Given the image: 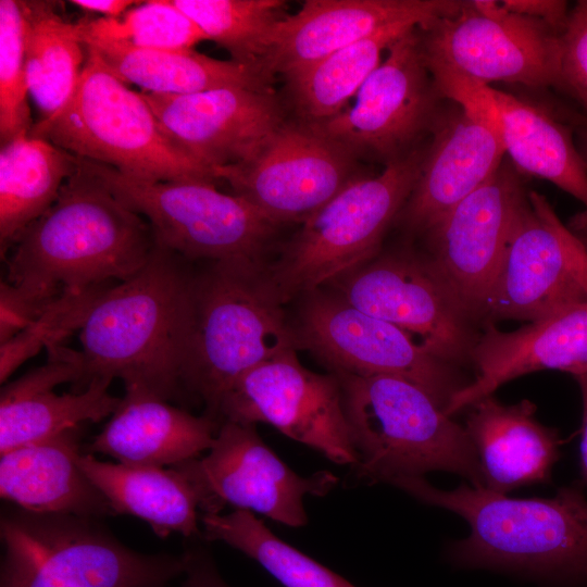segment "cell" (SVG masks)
Segmentation results:
<instances>
[{
	"label": "cell",
	"instance_id": "cell-1",
	"mask_svg": "<svg viewBox=\"0 0 587 587\" xmlns=\"http://www.w3.org/2000/svg\"><path fill=\"white\" fill-rule=\"evenodd\" d=\"M155 247L146 220L123 204L84 165L54 203L29 224L5 255L0 322L26 328L51 302L137 274Z\"/></svg>",
	"mask_w": 587,
	"mask_h": 587
},
{
	"label": "cell",
	"instance_id": "cell-2",
	"mask_svg": "<svg viewBox=\"0 0 587 587\" xmlns=\"http://www.w3.org/2000/svg\"><path fill=\"white\" fill-rule=\"evenodd\" d=\"M200 263H191L179 376L184 395L203 401L217 421L221 399L238 377L298 342L266 260Z\"/></svg>",
	"mask_w": 587,
	"mask_h": 587
},
{
	"label": "cell",
	"instance_id": "cell-3",
	"mask_svg": "<svg viewBox=\"0 0 587 587\" xmlns=\"http://www.w3.org/2000/svg\"><path fill=\"white\" fill-rule=\"evenodd\" d=\"M419 501L457 513L471 527L449 549L465 569L516 574L557 587H587V499L578 487L552 498H509L485 487L441 490L423 477L390 484Z\"/></svg>",
	"mask_w": 587,
	"mask_h": 587
},
{
	"label": "cell",
	"instance_id": "cell-4",
	"mask_svg": "<svg viewBox=\"0 0 587 587\" xmlns=\"http://www.w3.org/2000/svg\"><path fill=\"white\" fill-rule=\"evenodd\" d=\"M191 262L155 242L147 264L101 291L79 326L74 349L82 391L95 378H120L125 388L167 401L185 397L180 349Z\"/></svg>",
	"mask_w": 587,
	"mask_h": 587
},
{
	"label": "cell",
	"instance_id": "cell-5",
	"mask_svg": "<svg viewBox=\"0 0 587 587\" xmlns=\"http://www.w3.org/2000/svg\"><path fill=\"white\" fill-rule=\"evenodd\" d=\"M357 451V475L389 484L448 471L484 487L475 448L464 428L421 386L392 375L335 373Z\"/></svg>",
	"mask_w": 587,
	"mask_h": 587
},
{
	"label": "cell",
	"instance_id": "cell-6",
	"mask_svg": "<svg viewBox=\"0 0 587 587\" xmlns=\"http://www.w3.org/2000/svg\"><path fill=\"white\" fill-rule=\"evenodd\" d=\"M28 134L138 179L216 180L209 167L166 137L141 92L129 89L88 47L67 103Z\"/></svg>",
	"mask_w": 587,
	"mask_h": 587
},
{
	"label": "cell",
	"instance_id": "cell-7",
	"mask_svg": "<svg viewBox=\"0 0 587 587\" xmlns=\"http://www.w3.org/2000/svg\"><path fill=\"white\" fill-rule=\"evenodd\" d=\"M0 539V587H170L185 570L183 553L136 551L91 516L5 509Z\"/></svg>",
	"mask_w": 587,
	"mask_h": 587
},
{
	"label": "cell",
	"instance_id": "cell-8",
	"mask_svg": "<svg viewBox=\"0 0 587 587\" xmlns=\"http://www.w3.org/2000/svg\"><path fill=\"white\" fill-rule=\"evenodd\" d=\"M425 154L413 149L376 176L355 177L302 223L270 263L286 303L377 255L388 226L413 191Z\"/></svg>",
	"mask_w": 587,
	"mask_h": 587
},
{
	"label": "cell",
	"instance_id": "cell-9",
	"mask_svg": "<svg viewBox=\"0 0 587 587\" xmlns=\"http://www.w3.org/2000/svg\"><path fill=\"white\" fill-rule=\"evenodd\" d=\"M82 159V158H80ZM123 204L145 217L158 245L191 263L265 260L277 224L209 182H152L82 159Z\"/></svg>",
	"mask_w": 587,
	"mask_h": 587
},
{
	"label": "cell",
	"instance_id": "cell-10",
	"mask_svg": "<svg viewBox=\"0 0 587 587\" xmlns=\"http://www.w3.org/2000/svg\"><path fill=\"white\" fill-rule=\"evenodd\" d=\"M302 297L294 325L298 348L311 351L332 373L402 377L425 389L444 410L469 383L457 365L333 290L323 287Z\"/></svg>",
	"mask_w": 587,
	"mask_h": 587
},
{
	"label": "cell",
	"instance_id": "cell-11",
	"mask_svg": "<svg viewBox=\"0 0 587 587\" xmlns=\"http://www.w3.org/2000/svg\"><path fill=\"white\" fill-rule=\"evenodd\" d=\"M324 287L402 329L441 360L457 366L470 361L478 336L473 320L426 255H375Z\"/></svg>",
	"mask_w": 587,
	"mask_h": 587
},
{
	"label": "cell",
	"instance_id": "cell-12",
	"mask_svg": "<svg viewBox=\"0 0 587 587\" xmlns=\"http://www.w3.org/2000/svg\"><path fill=\"white\" fill-rule=\"evenodd\" d=\"M296 351L286 350L238 377L221 399L217 421L270 424L332 462L353 467L358 455L340 380L335 373L308 370Z\"/></svg>",
	"mask_w": 587,
	"mask_h": 587
},
{
	"label": "cell",
	"instance_id": "cell-13",
	"mask_svg": "<svg viewBox=\"0 0 587 587\" xmlns=\"http://www.w3.org/2000/svg\"><path fill=\"white\" fill-rule=\"evenodd\" d=\"M175 466L198 490L202 514L233 505L291 527L308 523V495L325 496L339 482L326 470L298 475L265 445L255 424L229 420L222 421L204 457Z\"/></svg>",
	"mask_w": 587,
	"mask_h": 587
},
{
	"label": "cell",
	"instance_id": "cell-14",
	"mask_svg": "<svg viewBox=\"0 0 587 587\" xmlns=\"http://www.w3.org/2000/svg\"><path fill=\"white\" fill-rule=\"evenodd\" d=\"M419 30L408 32L389 47L350 109L312 126L350 152H366L386 164L408 153L432 123L440 96Z\"/></svg>",
	"mask_w": 587,
	"mask_h": 587
},
{
	"label": "cell",
	"instance_id": "cell-15",
	"mask_svg": "<svg viewBox=\"0 0 587 587\" xmlns=\"http://www.w3.org/2000/svg\"><path fill=\"white\" fill-rule=\"evenodd\" d=\"M352 154L312 125L284 123L255 158L215 176L273 223H303L355 178Z\"/></svg>",
	"mask_w": 587,
	"mask_h": 587
},
{
	"label": "cell",
	"instance_id": "cell-16",
	"mask_svg": "<svg viewBox=\"0 0 587 587\" xmlns=\"http://www.w3.org/2000/svg\"><path fill=\"white\" fill-rule=\"evenodd\" d=\"M421 30L426 57L478 82L559 87L561 34L542 22L507 8L498 16H483L465 1L458 14Z\"/></svg>",
	"mask_w": 587,
	"mask_h": 587
},
{
	"label": "cell",
	"instance_id": "cell-17",
	"mask_svg": "<svg viewBox=\"0 0 587 587\" xmlns=\"http://www.w3.org/2000/svg\"><path fill=\"white\" fill-rule=\"evenodd\" d=\"M526 195L511 164L495 174L426 232L429 260L472 320L480 311Z\"/></svg>",
	"mask_w": 587,
	"mask_h": 587
},
{
	"label": "cell",
	"instance_id": "cell-18",
	"mask_svg": "<svg viewBox=\"0 0 587 587\" xmlns=\"http://www.w3.org/2000/svg\"><path fill=\"white\" fill-rule=\"evenodd\" d=\"M424 59L439 95L490 127L520 172L551 182L587 208V163L567 125L444 62Z\"/></svg>",
	"mask_w": 587,
	"mask_h": 587
},
{
	"label": "cell",
	"instance_id": "cell-19",
	"mask_svg": "<svg viewBox=\"0 0 587 587\" xmlns=\"http://www.w3.org/2000/svg\"><path fill=\"white\" fill-rule=\"evenodd\" d=\"M565 227L542 195L528 192L479 319L533 322L587 299L574 277Z\"/></svg>",
	"mask_w": 587,
	"mask_h": 587
},
{
	"label": "cell",
	"instance_id": "cell-20",
	"mask_svg": "<svg viewBox=\"0 0 587 587\" xmlns=\"http://www.w3.org/2000/svg\"><path fill=\"white\" fill-rule=\"evenodd\" d=\"M141 95L166 137L214 176L218 170L255 158L285 123L270 89L223 87L179 96Z\"/></svg>",
	"mask_w": 587,
	"mask_h": 587
},
{
	"label": "cell",
	"instance_id": "cell-21",
	"mask_svg": "<svg viewBox=\"0 0 587 587\" xmlns=\"http://www.w3.org/2000/svg\"><path fill=\"white\" fill-rule=\"evenodd\" d=\"M464 3L455 0H307L297 13L275 23L261 67L268 77L279 73L288 79L391 23L414 20L425 29L440 18L458 14Z\"/></svg>",
	"mask_w": 587,
	"mask_h": 587
},
{
	"label": "cell",
	"instance_id": "cell-22",
	"mask_svg": "<svg viewBox=\"0 0 587 587\" xmlns=\"http://www.w3.org/2000/svg\"><path fill=\"white\" fill-rule=\"evenodd\" d=\"M470 362L476 369V376L451 397L445 410L449 416L528 373L558 370L575 377L586 372L587 299L513 332H501L494 323H485Z\"/></svg>",
	"mask_w": 587,
	"mask_h": 587
},
{
	"label": "cell",
	"instance_id": "cell-23",
	"mask_svg": "<svg viewBox=\"0 0 587 587\" xmlns=\"http://www.w3.org/2000/svg\"><path fill=\"white\" fill-rule=\"evenodd\" d=\"M48 361L5 384L0 394V454L83 424L111 416L121 398L109 392L111 379L95 378L82 391L54 392V387L79 379L74 351L49 346Z\"/></svg>",
	"mask_w": 587,
	"mask_h": 587
},
{
	"label": "cell",
	"instance_id": "cell-24",
	"mask_svg": "<svg viewBox=\"0 0 587 587\" xmlns=\"http://www.w3.org/2000/svg\"><path fill=\"white\" fill-rule=\"evenodd\" d=\"M438 126L402 213L413 229L427 232L500 167L504 148L485 123L459 105Z\"/></svg>",
	"mask_w": 587,
	"mask_h": 587
},
{
	"label": "cell",
	"instance_id": "cell-25",
	"mask_svg": "<svg viewBox=\"0 0 587 587\" xmlns=\"http://www.w3.org/2000/svg\"><path fill=\"white\" fill-rule=\"evenodd\" d=\"M220 425L207 414L193 415L150 391L129 387L84 452L125 464L175 466L208 451Z\"/></svg>",
	"mask_w": 587,
	"mask_h": 587
},
{
	"label": "cell",
	"instance_id": "cell-26",
	"mask_svg": "<svg viewBox=\"0 0 587 587\" xmlns=\"http://www.w3.org/2000/svg\"><path fill=\"white\" fill-rule=\"evenodd\" d=\"M80 437L73 428L0 454L1 499L40 514L114 515L80 467Z\"/></svg>",
	"mask_w": 587,
	"mask_h": 587
},
{
	"label": "cell",
	"instance_id": "cell-27",
	"mask_svg": "<svg viewBox=\"0 0 587 587\" xmlns=\"http://www.w3.org/2000/svg\"><path fill=\"white\" fill-rule=\"evenodd\" d=\"M470 408L464 428L475 448L485 488L505 495L549 482L560 441L554 429L535 419L534 403L523 400L508 405L490 395Z\"/></svg>",
	"mask_w": 587,
	"mask_h": 587
},
{
	"label": "cell",
	"instance_id": "cell-28",
	"mask_svg": "<svg viewBox=\"0 0 587 587\" xmlns=\"http://www.w3.org/2000/svg\"><path fill=\"white\" fill-rule=\"evenodd\" d=\"M79 464L114 515L136 516L160 538L171 534L202 537L198 490L178 467L104 462L87 452Z\"/></svg>",
	"mask_w": 587,
	"mask_h": 587
},
{
	"label": "cell",
	"instance_id": "cell-29",
	"mask_svg": "<svg viewBox=\"0 0 587 587\" xmlns=\"http://www.w3.org/2000/svg\"><path fill=\"white\" fill-rule=\"evenodd\" d=\"M104 64L124 83L155 95H190L223 87L270 89L258 67L210 58L192 50L158 51L112 41H88Z\"/></svg>",
	"mask_w": 587,
	"mask_h": 587
},
{
	"label": "cell",
	"instance_id": "cell-30",
	"mask_svg": "<svg viewBox=\"0 0 587 587\" xmlns=\"http://www.w3.org/2000/svg\"><path fill=\"white\" fill-rule=\"evenodd\" d=\"M79 158L28 133L1 145L0 250L5 258L22 232L58 199Z\"/></svg>",
	"mask_w": 587,
	"mask_h": 587
},
{
	"label": "cell",
	"instance_id": "cell-31",
	"mask_svg": "<svg viewBox=\"0 0 587 587\" xmlns=\"http://www.w3.org/2000/svg\"><path fill=\"white\" fill-rule=\"evenodd\" d=\"M422 28L414 20L391 23L316 62L287 79L298 113L305 124L323 123L344 111L385 51L401 36Z\"/></svg>",
	"mask_w": 587,
	"mask_h": 587
},
{
	"label": "cell",
	"instance_id": "cell-32",
	"mask_svg": "<svg viewBox=\"0 0 587 587\" xmlns=\"http://www.w3.org/2000/svg\"><path fill=\"white\" fill-rule=\"evenodd\" d=\"M28 93L46 120L72 97L86 60L78 23L58 15L49 3L24 2Z\"/></svg>",
	"mask_w": 587,
	"mask_h": 587
},
{
	"label": "cell",
	"instance_id": "cell-33",
	"mask_svg": "<svg viewBox=\"0 0 587 587\" xmlns=\"http://www.w3.org/2000/svg\"><path fill=\"white\" fill-rule=\"evenodd\" d=\"M202 538L222 541L257 561L284 587H355L274 535L247 510L201 514Z\"/></svg>",
	"mask_w": 587,
	"mask_h": 587
},
{
	"label": "cell",
	"instance_id": "cell-34",
	"mask_svg": "<svg viewBox=\"0 0 587 587\" xmlns=\"http://www.w3.org/2000/svg\"><path fill=\"white\" fill-rule=\"evenodd\" d=\"M232 60L261 68L268 35L283 16L282 0H172ZM263 71V70H262ZM266 75V74H265Z\"/></svg>",
	"mask_w": 587,
	"mask_h": 587
},
{
	"label": "cell",
	"instance_id": "cell-35",
	"mask_svg": "<svg viewBox=\"0 0 587 587\" xmlns=\"http://www.w3.org/2000/svg\"><path fill=\"white\" fill-rule=\"evenodd\" d=\"M78 29L84 45L100 40L143 50L186 51L208 40L199 26L172 0L140 2L118 18L78 22Z\"/></svg>",
	"mask_w": 587,
	"mask_h": 587
},
{
	"label": "cell",
	"instance_id": "cell-36",
	"mask_svg": "<svg viewBox=\"0 0 587 587\" xmlns=\"http://www.w3.org/2000/svg\"><path fill=\"white\" fill-rule=\"evenodd\" d=\"M24 1L0 0V139L33 127L27 103Z\"/></svg>",
	"mask_w": 587,
	"mask_h": 587
},
{
	"label": "cell",
	"instance_id": "cell-37",
	"mask_svg": "<svg viewBox=\"0 0 587 587\" xmlns=\"http://www.w3.org/2000/svg\"><path fill=\"white\" fill-rule=\"evenodd\" d=\"M109 286L78 294H65L51 302L25 329L1 344L0 382L8 377L42 347L60 341L77 330L95 298Z\"/></svg>",
	"mask_w": 587,
	"mask_h": 587
},
{
	"label": "cell",
	"instance_id": "cell-38",
	"mask_svg": "<svg viewBox=\"0 0 587 587\" xmlns=\"http://www.w3.org/2000/svg\"><path fill=\"white\" fill-rule=\"evenodd\" d=\"M559 88L570 93L587 111V0L570 10L560 37Z\"/></svg>",
	"mask_w": 587,
	"mask_h": 587
},
{
	"label": "cell",
	"instance_id": "cell-39",
	"mask_svg": "<svg viewBox=\"0 0 587 587\" xmlns=\"http://www.w3.org/2000/svg\"><path fill=\"white\" fill-rule=\"evenodd\" d=\"M184 580L179 587H230L220 575L211 553L201 546H191L183 552Z\"/></svg>",
	"mask_w": 587,
	"mask_h": 587
},
{
	"label": "cell",
	"instance_id": "cell-40",
	"mask_svg": "<svg viewBox=\"0 0 587 587\" xmlns=\"http://www.w3.org/2000/svg\"><path fill=\"white\" fill-rule=\"evenodd\" d=\"M512 13L542 22L562 34L570 15L566 1L559 0H502Z\"/></svg>",
	"mask_w": 587,
	"mask_h": 587
},
{
	"label": "cell",
	"instance_id": "cell-41",
	"mask_svg": "<svg viewBox=\"0 0 587 587\" xmlns=\"http://www.w3.org/2000/svg\"><path fill=\"white\" fill-rule=\"evenodd\" d=\"M564 239L569 251L574 277L587 295V248L583 241L567 227L564 230Z\"/></svg>",
	"mask_w": 587,
	"mask_h": 587
},
{
	"label": "cell",
	"instance_id": "cell-42",
	"mask_svg": "<svg viewBox=\"0 0 587 587\" xmlns=\"http://www.w3.org/2000/svg\"><path fill=\"white\" fill-rule=\"evenodd\" d=\"M71 3L89 12L103 14L108 18H118L128 9L130 10L140 2L134 0H73Z\"/></svg>",
	"mask_w": 587,
	"mask_h": 587
},
{
	"label": "cell",
	"instance_id": "cell-43",
	"mask_svg": "<svg viewBox=\"0 0 587 587\" xmlns=\"http://www.w3.org/2000/svg\"><path fill=\"white\" fill-rule=\"evenodd\" d=\"M583 400V434L580 440V469L583 480L587 486V371L575 376Z\"/></svg>",
	"mask_w": 587,
	"mask_h": 587
},
{
	"label": "cell",
	"instance_id": "cell-44",
	"mask_svg": "<svg viewBox=\"0 0 587 587\" xmlns=\"http://www.w3.org/2000/svg\"><path fill=\"white\" fill-rule=\"evenodd\" d=\"M576 134V145L587 163V125L579 126Z\"/></svg>",
	"mask_w": 587,
	"mask_h": 587
}]
</instances>
